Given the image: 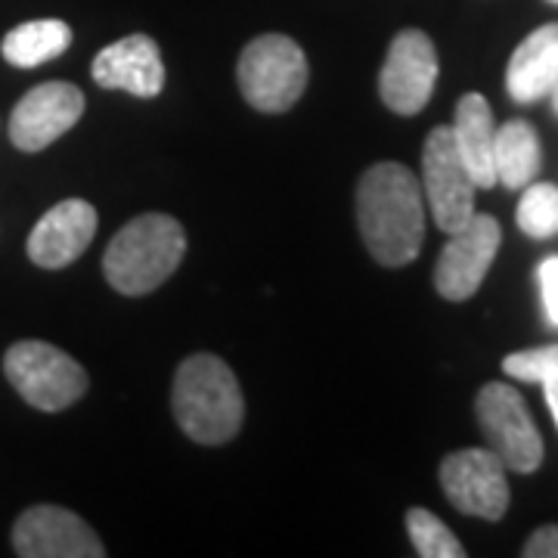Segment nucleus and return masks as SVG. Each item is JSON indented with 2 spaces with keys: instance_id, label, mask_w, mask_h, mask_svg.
Segmentation results:
<instances>
[{
  "instance_id": "1",
  "label": "nucleus",
  "mask_w": 558,
  "mask_h": 558,
  "mask_svg": "<svg viewBox=\"0 0 558 558\" xmlns=\"http://www.w3.org/2000/svg\"><path fill=\"white\" fill-rule=\"evenodd\" d=\"M357 227L381 267L413 264L425 240V196L416 174L398 161L366 168L357 183Z\"/></svg>"
},
{
  "instance_id": "2",
  "label": "nucleus",
  "mask_w": 558,
  "mask_h": 558,
  "mask_svg": "<svg viewBox=\"0 0 558 558\" xmlns=\"http://www.w3.org/2000/svg\"><path fill=\"white\" fill-rule=\"evenodd\" d=\"M171 410L180 428L205 447H218L240 435L245 400L236 373L215 354H193L178 366Z\"/></svg>"
},
{
  "instance_id": "3",
  "label": "nucleus",
  "mask_w": 558,
  "mask_h": 558,
  "mask_svg": "<svg viewBox=\"0 0 558 558\" xmlns=\"http://www.w3.org/2000/svg\"><path fill=\"white\" fill-rule=\"evenodd\" d=\"M186 255V233L171 215H140L124 223L102 255V274L109 286L140 299L156 292Z\"/></svg>"
},
{
  "instance_id": "4",
  "label": "nucleus",
  "mask_w": 558,
  "mask_h": 558,
  "mask_svg": "<svg viewBox=\"0 0 558 558\" xmlns=\"http://www.w3.org/2000/svg\"><path fill=\"white\" fill-rule=\"evenodd\" d=\"M7 381L25 403L44 413H60L87 395V373L57 344L38 339L16 341L3 354Z\"/></svg>"
},
{
  "instance_id": "5",
  "label": "nucleus",
  "mask_w": 558,
  "mask_h": 558,
  "mask_svg": "<svg viewBox=\"0 0 558 558\" xmlns=\"http://www.w3.org/2000/svg\"><path fill=\"white\" fill-rule=\"evenodd\" d=\"M245 102L258 112H289L307 87V57L286 35H260L248 40L236 65Z\"/></svg>"
},
{
  "instance_id": "6",
  "label": "nucleus",
  "mask_w": 558,
  "mask_h": 558,
  "mask_svg": "<svg viewBox=\"0 0 558 558\" xmlns=\"http://www.w3.org/2000/svg\"><path fill=\"white\" fill-rule=\"evenodd\" d=\"M475 416L487 447L502 459L506 472L531 475L543 465V435L515 388L487 381L475 398Z\"/></svg>"
},
{
  "instance_id": "7",
  "label": "nucleus",
  "mask_w": 558,
  "mask_h": 558,
  "mask_svg": "<svg viewBox=\"0 0 558 558\" xmlns=\"http://www.w3.org/2000/svg\"><path fill=\"white\" fill-rule=\"evenodd\" d=\"M422 193L428 199L432 218L444 233L462 230L475 215V180L469 174L465 161L459 159L453 131L447 124L435 128L425 137L422 149Z\"/></svg>"
},
{
  "instance_id": "8",
  "label": "nucleus",
  "mask_w": 558,
  "mask_h": 558,
  "mask_svg": "<svg viewBox=\"0 0 558 558\" xmlns=\"http://www.w3.org/2000/svg\"><path fill=\"white\" fill-rule=\"evenodd\" d=\"M440 487L462 515L499 521L509 509L506 465L490 447L457 450L440 462Z\"/></svg>"
},
{
  "instance_id": "9",
  "label": "nucleus",
  "mask_w": 558,
  "mask_h": 558,
  "mask_svg": "<svg viewBox=\"0 0 558 558\" xmlns=\"http://www.w3.org/2000/svg\"><path fill=\"white\" fill-rule=\"evenodd\" d=\"M438 84V50L418 28H403L391 40L379 72L381 102L398 116L422 112Z\"/></svg>"
},
{
  "instance_id": "10",
  "label": "nucleus",
  "mask_w": 558,
  "mask_h": 558,
  "mask_svg": "<svg viewBox=\"0 0 558 558\" xmlns=\"http://www.w3.org/2000/svg\"><path fill=\"white\" fill-rule=\"evenodd\" d=\"M502 245V230L494 215H472V220L450 233L438 264H435V289L440 299L469 301L481 289L490 264Z\"/></svg>"
},
{
  "instance_id": "11",
  "label": "nucleus",
  "mask_w": 558,
  "mask_h": 558,
  "mask_svg": "<svg viewBox=\"0 0 558 558\" xmlns=\"http://www.w3.org/2000/svg\"><path fill=\"white\" fill-rule=\"evenodd\" d=\"M84 94L69 81L32 87L10 116V140L22 153H40L69 134L84 116Z\"/></svg>"
},
{
  "instance_id": "12",
  "label": "nucleus",
  "mask_w": 558,
  "mask_h": 558,
  "mask_svg": "<svg viewBox=\"0 0 558 558\" xmlns=\"http://www.w3.org/2000/svg\"><path fill=\"white\" fill-rule=\"evenodd\" d=\"M13 549L22 558H102L106 546L90 524L62 506H32L13 524Z\"/></svg>"
},
{
  "instance_id": "13",
  "label": "nucleus",
  "mask_w": 558,
  "mask_h": 558,
  "mask_svg": "<svg viewBox=\"0 0 558 558\" xmlns=\"http://www.w3.org/2000/svg\"><path fill=\"white\" fill-rule=\"evenodd\" d=\"M97 208L84 199L53 205L28 236V258L44 270H62L78 260L97 236Z\"/></svg>"
},
{
  "instance_id": "14",
  "label": "nucleus",
  "mask_w": 558,
  "mask_h": 558,
  "mask_svg": "<svg viewBox=\"0 0 558 558\" xmlns=\"http://www.w3.org/2000/svg\"><path fill=\"white\" fill-rule=\"evenodd\" d=\"M90 75L102 90H128L131 97L153 100L165 87L159 44L149 35H128L116 40L97 53Z\"/></svg>"
},
{
  "instance_id": "15",
  "label": "nucleus",
  "mask_w": 558,
  "mask_h": 558,
  "mask_svg": "<svg viewBox=\"0 0 558 558\" xmlns=\"http://www.w3.org/2000/svg\"><path fill=\"white\" fill-rule=\"evenodd\" d=\"M558 84V22H546L521 40L506 69V90L515 102L546 100Z\"/></svg>"
},
{
  "instance_id": "16",
  "label": "nucleus",
  "mask_w": 558,
  "mask_h": 558,
  "mask_svg": "<svg viewBox=\"0 0 558 558\" xmlns=\"http://www.w3.org/2000/svg\"><path fill=\"white\" fill-rule=\"evenodd\" d=\"M453 143L459 149V159L465 161L469 174L475 180L478 190L497 186L494 174V137H497V124L494 112L481 94H465L457 102V119H453Z\"/></svg>"
},
{
  "instance_id": "17",
  "label": "nucleus",
  "mask_w": 558,
  "mask_h": 558,
  "mask_svg": "<svg viewBox=\"0 0 558 558\" xmlns=\"http://www.w3.org/2000/svg\"><path fill=\"white\" fill-rule=\"evenodd\" d=\"M539 137L534 124L512 119L497 128L494 137V174L506 190H524L539 174Z\"/></svg>"
},
{
  "instance_id": "18",
  "label": "nucleus",
  "mask_w": 558,
  "mask_h": 558,
  "mask_svg": "<svg viewBox=\"0 0 558 558\" xmlns=\"http://www.w3.org/2000/svg\"><path fill=\"white\" fill-rule=\"evenodd\" d=\"M69 44H72V28L62 20H32L7 32L0 53L16 69H38L44 62L62 57Z\"/></svg>"
},
{
  "instance_id": "19",
  "label": "nucleus",
  "mask_w": 558,
  "mask_h": 558,
  "mask_svg": "<svg viewBox=\"0 0 558 558\" xmlns=\"http://www.w3.org/2000/svg\"><path fill=\"white\" fill-rule=\"evenodd\" d=\"M521 233L531 240H549L558 233V186L556 183H527L515 211Z\"/></svg>"
},
{
  "instance_id": "20",
  "label": "nucleus",
  "mask_w": 558,
  "mask_h": 558,
  "mask_svg": "<svg viewBox=\"0 0 558 558\" xmlns=\"http://www.w3.org/2000/svg\"><path fill=\"white\" fill-rule=\"evenodd\" d=\"M407 531L422 558H465V546L459 543L457 534L428 509H410Z\"/></svg>"
},
{
  "instance_id": "21",
  "label": "nucleus",
  "mask_w": 558,
  "mask_h": 558,
  "mask_svg": "<svg viewBox=\"0 0 558 558\" xmlns=\"http://www.w3.org/2000/svg\"><path fill=\"white\" fill-rule=\"evenodd\" d=\"M502 373H509L519 381H546L558 376V344H546V348H531V351H519L502 360Z\"/></svg>"
},
{
  "instance_id": "22",
  "label": "nucleus",
  "mask_w": 558,
  "mask_h": 558,
  "mask_svg": "<svg viewBox=\"0 0 558 558\" xmlns=\"http://www.w3.org/2000/svg\"><path fill=\"white\" fill-rule=\"evenodd\" d=\"M537 282L546 319H549V326L558 329V255H549V258L539 260Z\"/></svg>"
},
{
  "instance_id": "23",
  "label": "nucleus",
  "mask_w": 558,
  "mask_h": 558,
  "mask_svg": "<svg viewBox=\"0 0 558 558\" xmlns=\"http://www.w3.org/2000/svg\"><path fill=\"white\" fill-rule=\"evenodd\" d=\"M521 556L524 558H558V524H543V527H537V531L527 537V543H524Z\"/></svg>"
},
{
  "instance_id": "24",
  "label": "nucleus",
  "mask_w": 558,
  "mask_h": 558,
  "mask_svg": "<svg viewBox=\"0 0 558 558\" xmlns=\"http://www.w3.org/2000/svg\"><path fill=\"white\" fill-rule=\"evenodd\" d=\"M543 385V395H546V407H549V413H553V418H556V428H558V376H553V379L539 381Z\"/></svg>"
},
{
  "instance_id": "25",
  "label": "nucleus",
  "mask_w": 558,
  "mask_h": 558,
  "mask_svg": "<svg viewBox=\"0 0 558 558\" xmlns=\"http://www.w3.org/2000/svg\"><path fill=\"white\" fill-rule=\"evenodd\" d=\"M549 100H553V112H556V116H558V84H556V87H553V94H549Z\"/></svg>"
},
{
  "instance_id": "26",
  "label": "nucleus",
  "mask_w": 558,
  "mask_h": 558,
  "mask_svg": "<svg viewBox=\"0 0 558 558\" xmlns=\"http://www.w3.org/2000/svg\"><path fill=\"white\" fill-rule=\"evenodd\" d=\"M549 3H556V7H558V0H549Z\"/></svg>"
}]
</instances>
